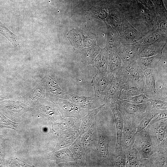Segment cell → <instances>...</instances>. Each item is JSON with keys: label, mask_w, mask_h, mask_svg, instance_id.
I'll list each match as a JSON object with an SVG mask.
<instances>
[{"label": "cell", "mask_w": 167, "mask_h": 167, "mask_svg": "<svg viewBox=\"0 0 167 167\" xmlns=\"http://www.w3.org/2000/svg\"><path fill=\"white\" fill-rule=\"evenodd\" d=\"M110 140L107 135L97 127L95 138L85 152L88 163L97 162L111 163L109 152Z\"/></svg>", "instance_id": "cell-1"}, {"label": "cell", "mask_w": 167, "mask_h": 167, "mask_svg": "<svg viewBox=\"0 0 167 167\" xmlns=\"http://www.w3.org/2000/svg\"><path fill=\"white\" fill-rule=\"evenodd\" d=\"M143 71L136 62L128 64L123 63L121 71L115 77L125 84H132L143 91L145 81Z\"/></svg>", "instance_id": "cell-2"}, {"label": "cell", "mask_w": 167, "mask_h": 167, "mask_svg": "<svg viewBox=\"0 0 167 167\" xmlns=\"http://www.w3.org/2000/svg\"><path fill=\"white\" fill-rule=\"evenodd\" d=\"M60 100L58 105L63 118L81 119L90 111L66 99H61Z\"/></svg>", "instance_id": "cell-3"}, {"label": "cell", "mask_w": 167, "mask_h": 167, "mask_svg": "<svg viewBox=\"0 0 167 167\" xmlns=\"http://www.w3.org/2000/svg\"><path fill=\"white\" fill-rule=\"evenodd\" d=\"M65 99L89 111L105 104L95 96L87 97L68 93Z\"/></svg>", "instance_id": "cell-4"}, {"label": "cell", "mask_w": 167, "mask_h": 167, "mask_svg": "<svg viewBox=\"0 0 167 167\" xmlns=\"http://www.w3.org/2000/svg\"><path fill=\"white\" fill-rule=\"evenodd\" d=\"M113 77L107 73L99 72L93 78L92 83L95 90V96L104 103L106 90Z\"/></svg>", "instance_id": "cell-5"}, {"label": "cell", "mask_w": 167, "mask_h": 167, "mask_svg": "<svg viewBox=\"0 0 167 167\" xmlns=\"http://www.w3.org/2000/svg\"><path fill=\"white\" fill-rule=\"evenodd\" d=\"M138 49V46L134 44H122L116 52L123 63L128 64L135 62L140 58Z\"/></svg>", "instance_id": "cell-6"}, {"label": "cell", "mask_w": 167, "mask_h": 167, "mask_svg": "<svg viewBox=\"0 0 167 167\" xmlns=\"http://www.w3.org/2000/svg\"><path fill=\"white\" fill-rule=\"evenodd\" d=\"M109 105L114 115L116 129L117 140L115 152L116 156L122 153V136L123 129V121L121 113L118 109L117 102L111 103Z\"/></svg>", "instance_id": "cell-7"}, {"label": "cell", "mask_w": 167, "mask_h": 167, "mask_svg": "<svg viewBox=\"0 0 167 167\" xmlns=\"http://www.w3.org/2000/svg\"><path fill=\"white\" fill-rule=\"evenodd\" d=\"M117 105L119 111L124 114L133 116L139 113H143L149 106V102L136 104L126 101L125 100H118Z\"/></svg>", "instance_id": "cell-8"}, {"label": "cell", "mask_w": 167, "mask_h": 167, "mask_svg": "<svg viewBox=\"0 0 167 167\" xmlns=\"http://www.w3.org/2000/svg\"><path fill=\"white\" fill-rule=\"evenodd\" d=\"M124 85L117 77L113 76L106 92L104 99L105 104L109 105L113 103L117 102Z\"/></svg>", "instance_id": "cell-9"}, {"label": "cell", "mask_w": 167, "mask_h": 167, "mask_svg": "<svg viewBox=\"0 0 167 167\" xmlns=\"http://www.w3.org/2000/svg\"><path fill=\"white\" fill-rule=\"evenodd\" d=\"M145 81L143 88V94L151 99H157L158 95L156 88V79L153 68H148L143 71Z\"/></svg>", "instance_id": "cell-10"}, {"label": "cell", "mask_w": 167, "mask_h": 167, "mask_svg": "<svg viewBox=\"0 0 167 167\" xmlns=\"http://www.w3.org/2000/svg\"><path fill=\"white\" fill-rule=\"evenodd\" d=\"M141 134L139 141H137V146L141 157L147 158L152 154V143L148 131H144Z\"/></svg>", "instance_id": "cell-11"}, {"label": "cell", "mask_w": 167, "mask_h": 167, "mask_svg": "<svg viewBox=\"0 0 167 167\" xmlns=\"http://www.w3.org/2000/svg\"><path fill=\"white\" fill-rule=\"evenodd\" d=\"M80 138L81 136L79 135L69 147V149L73 154L76 164L79 166H87L88 163L80 142Z\"/></svg>", "instance_id": "cell-12"}, {"label": "cell", "mask_w": 167, "mask_h": 167, "mask_svg": "<svg viewBox=\"0 0 167 167\" xmlns=\"http://www.w3.org/2000/svg\"><path fill=\"white\" fill-rule=\"evenodd\" d=\"M165 44L164 41L138 47L139 57H150L161 54Z\"/></svg>", "instance_id": "cell-13"}, {"label": "cell", "mask_w": 167, "mask_h": 167, "mask_svg": "<svg viewBox=\"0 0 167 167\" xmlns=\"http://www.w3.org/2000/svg\"><path fill=\"white\" fill-rule=\"evenodd\" d=\"M105 105L104 104L89 111L81 119L80 126L78 130L79 135L81 136L83 135L96 122V116L98 113Z\"/></svg>", "instance_id": "cell-14"}, {"label": "cell", "mask_w": 167, "mask_h": 167, "mask_svg": "<svg viewBox=\"0 0 167 167\" xmlns=\"http://www.w3.org/2000/svg\"><path fill=\"white\" fill-rule=\"evenodd\" d=\"M122 64L123 62L121 58L116 52L109 53L107 73L116 77L121 71Z\"/></svg>", "instance_id": "cell-15"}, {"label": "cell", "mask_w": 167, "mask_h": 167, "mask_svg": "<svg viewBox=\"0 0 167 167\" xmlns=\"http://www.w3.org/2000/svg\"><path fill=\"white\" fill-rule=\"evenodd\" d=\"M78 131H70L62 134L59 138L55 150L70 147L79 136Z\"/></svg>", "instance_id": "cell-16"}, {"label": "cell", "mask_w": 167, "mask_h": 167, "mask_svg": "<svg viewBox=\"0 0 167 167\" xmlns=\"http://www.w3.org/2000/svg\"><path fill=\"white\" fill-rule=\"evenodd\" d=\"M49 158L56 163L75 161L72 153L69 148H66L51 153Z\"/></svg>", "instance_id": "cell-17"}, {"label": "cell", "mask_w": 167, "mask_h": 167, "mask_svg": "<svg viewBox=\"0 0 167 167\" xmlns=\"http://www.w3.org/2000/svg\"><path fill=\"white\" fill-rule=\"evenodd\" d=\"M81 119L70 118H62L58 123L59 130L62 134L74 130L78 131Z\"/></svg>", "instance_id": "cell-18"}, {"label": "cell", "mask_w": 167, "mask_h": 167, "mask_svg": "<svg viewBox=\"0 0 167 167\" xmlns=\"http://www.w3.org/2000/svg\"><path fill=\"white\" fill-rule=\"evenodd\" d=\"M99 54L93 61V64L101 73H107L109 54L105 49H101Z\"/></svg>", "instance_id": "cell-19"}, {"label": "cell", "mask_w": 167, "mask_h": 167, "mask_svg": "<svg viewBox=\"0 0 167 167\" xmlns=\"http://www.w3.org/2000/svg\"><path fill=\"white\" fill-rule=\"evenodd\" d=\"M121 33L126 39L125 44H133L136 42V39L138 37V33L127 21H122L121 23Z\"/></svg>", "instance_id": "cell-20"}, {"label": "cell", "mask_w": 167, "mask_h": 167, "mask_svg": "<svg viewBox=\"0 0 167 167\" xmlns=\"http://www.w3.org/2000/svg\"><path fill=\"white\" fill-rule=\"evenodd\" d=\"M162 53L150 57H140L135 62L143 71L148 68H153L161 59Z\"/></svg>", "instance_id": "cell-21"}, {"label": "cell", "mask_w": 167, "mask_h": 167, "mask_svg": "<svg viewBox=\"0 0 167 167\" xmlns=\"http://www.w3.org/2000/svg\"><path fill=\"white\" fill-rule=\"evenodd\" d=\"M143 93V91L136 85L126 84L121 91L118 100H126L130 97Z\"/></svg>", "instance_id": "cell-22"}, {"label": "cell", "mask_w": 167, "mask_h": 167, "mask_svg": "<svg viewBox=\"0 0 167 167\" xmlns=\"http://www.w3.org/2000/svg\"><path fill=\"white\" fill-rule=\"evenodd\" d=\"M47 85L50 93L58 96L60 99H65L68 93L61 88L54 77L49 75L47 77Z\"/></svg>", "instance_id": "cell-23"}, {"label": "cell", "mask_w": 167, "mask_h": 167, "mask_svg": "<svg viewBox=\"0 0 167 167\" xmlns=\"http://www.w3.org/2000/svg\"><path fill=\"white\" fill-rule=\"evenodd\" d=\"M162 36L161 32L158 31H156L146 35L143 38L134 44L139 47L164 41L161 39Z\"/></svg>", "instance_id": "cell-24"}, {"label": "cell", "mask_w": 167, "mask_h": 167, "mask_svg": "<svg viewBox=\"0 0 167 167\" xmlns=\"http://www.w3.org/2000/svg\"><path fill=\"white\" fill-rule=\"evenodd\" d=\"M152 99L148 98L143 93L130 97L128 99L125 100L126 101L131 103L140 104L150 102Z\"/></svg>", "instance_id": "cell-25"}, {"label": "cell", "mask_w": 167, "mask_h": 167, "mask_svg": "<svg viewBox=\"0 0 167 167\" xmlns=\"http://www.w3.org/2000/svg\"><path fill=\"white\" fill-rule=\"evenodd\" d=\"M159 113L160 112H156L152 115L144 117L138 126L135 135L143 130L149 124L151 120Z\"/></svg>", "instance_id": "cell-26"}, {"label": "cell", "mask_w": 167, "mask_h": 167, "mask_svg": "<svg viewBox=\"0 0 167 167\" xmlns=\"http://www.w3.org/2000/svg\"><path fill=\"white\" fill-rule=\"evenodd\" d=\"M126 163L129 167H136L139 165V162L137 157V153L134 150L131 151L127 155Z\"/></svg>", "instance_id": "cell-27"}, {"label": "cell", "mask_w": 167, "mask_h": 167, "mask_svg": "<svg viewBox=\"0 0 167 167\" xmlns=\"http://www.w3.org/2000/svg\"><path fill=\"white\" fill-rule=\"evenodd\" d=\"M149 102L152 108L158 110H167V103L165 101L157 99H152Z\"/></svg>", "instance_id": "cell-28"}, {"label": "cell", "mask_w": 167, "mask_h": 167, "mask_svg": "<svg viewBox=\"0 0 167 167\" xmlns=\"http://www.w3.org/2000/svg\"><path fill=\"white\" fill-rule=\"evenodd\" d=\"M123 133V140L126 146L129 147L133 143L134 140L135 134L129 130H125Z\"/></svg>", "instance_id": "cell-29"}, {"label": "cell", "mask_w": 167, "mask_h": 167, "mask_svg": "<svg viewBox=\"0 0 167 167\" xmlns=\"http://www.w3.org/2000/svg\"><path fill=\"white\" fill-rule=\"evenodd\" d=\"M166 127L160 126L156 131L157 140L160 142H163L166 136Z\"/></svg>", "instance_id": "cell-30"}, {"label": "cell", "mask_w": 167, "mask_h": 167, "mask_svg": "<svg viewBox=\"0 0 167 167\" xmlns=\"http://www.w3.org/2000/svg\"><path fill=\"white\" fill-rule=\"evenodd\" d=\"M114 163L116 166L125 167L126 165V158L124 154L122 153L116 156Z\"/></svg>", "instance_id": "cell-31"}, {"label": "cell", "mask_w": 167, "mask_h": 167, "mask_svg": "<svg viewBox=\"0 0 167 167\" xmlns=\"http://www.w3.org/2000/svg\"><path fill=\"white\" fill-rule=\"evenodd\" d=\"M154 119H152L150 122V125L162 119H165L167 117V110H163L157 114Z\"/></svg>", "instance_id": "cell-32"}, {"label": "cell", "mask_w": 167, "mask_h": 167, "mask_svg": "<svg viewBox=\"0 0 167 167\" xmlns=\"http://www.w3.org/2000/svg\"><path fill=\"white\" fill-rule=\"evenodd\" d=\"M160 27L161 29L164 30L167 29V22L166 21H163L161 22L160 24Z\"/></svg>", "instance_id": "cell-33"}, {"label": "cell", "mask_w": 167, "mask_h": 167, "mask_svg": "<svg viewBox=\"0 0 167 167\" xmlns=\"http://www.w3.org/2000/svg\"><path fill=\"white\" fill-rule=\"evenodd\" d=\"M154 3L158 6L161 7L162 6V0H152Z\"/></svg>", "instance_id": "cell-34"}, {"label": "cell", "mask_w": 167, "mask_h": 167, "mask_svg": "<svg viewBox=\"0 0 167 167\" xmlns=\"http://www.w3.org/2000/svg\"><path fill=\"white\" fill-rule=\"evenodd\" d=\"M6 97L5 96H2L0 95V100L2 99H4V98H6Z\"/></svg>", "instance_id": "cell-35"}]
</instances>
